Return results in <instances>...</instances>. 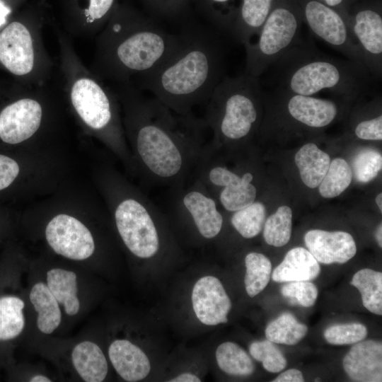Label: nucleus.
<instances>
[{
	"label": "nucleus",
	"instance_id": "f257e3e1",
	"mask_svg": "<svg viewBox=\"0 0 382 382\" xmlns=\"http://www.w3.org/2000/svg\"><path fill=\"white\" fill-rule=\"evenodd\" d=\"M132 99L134 146L150 187L169 189L186 183L209 142L202 118L179 115L154 96Z\"/></svg>",
	"mask_w": 382,
	"mask_h": 382
},
{
	"label": "nucleus",
	"instance_id": "f03ea898",
	"mask_svg": "<svg viewBox=\"0 0 382 382\" xmlns=\"http://www.w3.org/2000/svg\"><path fill=\"white\" fill-rule=\"evenodd\" d=\"M180 44L154 69L141 74L142 87L175 112L194 115L226 76L224 37L214 28L186 27Z\"/></svg>",
	"mask_w": 382,
	"mask_h": 382
},
{
	"label": "nucleus",
	"instance_id": "7ed1b4c3",
	"mask_svg": "<svg viewBox=\"0 0 382 382\" xmlns=\"http://www.w3.org/2000/svg\"><path fill=\"white\" fill-rule=\"evenodd\" d=\"M269 69L275 88L303 96L329 91L350 100L371 89L374 80L364 66L325 54L311 40H301Z\"/></svg>",
	"mask_w": 382,
	"mask_h": 382
},
{
	"label": "nucleus",
	"instance_id": "20e7f679",
	"mask_svg": "<svg viewBox=\"0 0 382 382\" xmlns=\"http://www.w3.org/2000/svg\"><path fill=\"white\" fill-rule=\"evenodd\" d=\"M264 97L260 78L245 72L226 76L212 92L202 117L212 132L209 144L222 148L250 137L259 124Z\"/></svg>",
	"mask_w": 382,
	"mask_h": 382
},
{
	"label": "nucleus",
	"instance_id": "39448f33",
	"mask_svg": "<svg viewBox=\"0 0 382 382\" xmlns=\"http://www.w3.org/2000/svg\"><path fill=\"white\" fill-rule=\"evenodd\" d=\"M111 31L115 38L113 57L122 72H147L160 65L178 48L180 34H173L153 23L140 21L124 29L116 22Z\"/></svg>",
	"mask_w": 382,
	"mask_h": 382
},
{
	"label": "nucleus",
	"instance_id": "423d86ee",
	"mask_svg": "<svg viewBox=\"0 0 382 382\" xmlns=\"http://www.w3.org/2000/svg\"><path fill=\"white\" fill-rule=\"evenodd\" d=\"M160 209L139 192L127 195L115 207L118 233L126 248L138 258H152L161 249L160 228L163 217Z\"/></svg>",
	"mask_w": 382,
	"mask_h": 382
},
{
	"label": "nucleus",
	"instance_id": "0eeeda50",
	"mask_svg": "<svg viewBox=\"0 0 382 382\" xmlns=\"http://www.w3.org/2000/svg\"><path fill=\"white\" fill-rule=\"evenodd\" d=\"M301 18L289 6L272 8L256 40L244 45L245 73L258 77L300 40Z\"/></svg>",
	"mask_w": 382,
	"mask_h": 382
},
{
	"label": "nucleus",
	"instance_id": "6e6552de",
	"mask_svg": "<svg viewBox=\"0 0 382 382\" xmlns=\"http://www.w3.org/2000/svg\"><path fill=\"white\" fill-rule=\"evenodd\" d=\"M166 209L173 218L193 227L203 239L221 233L224 218L216 199L196 180L168 189Z\"/></svg>",
	"mask_w": 382,
	"mask_h": 382
},
{
	"label": "nucleus",
	"instance_id": "1a4fd4ad",
	"mask_svg": "<svg viewBox=\"0 0 382 382\" xmlns=\"http://www.w3.org/2000/svg\"><path fill=\"white\" fill-rule=\"evenodd\" d=\"M303 18L316 37L347 59L366 67L359 47L338 11L318 0H308L303 6Z\"/></svg>",
	"mask_w": 382,
	"mask_h": 382
},
{
	"label": "nucleus",
	"instance_id": "9d476101",
	"mask_svg": "<svg viewBox=\"0 0 382 382\" xmlns=\"http://www.w3.org/2000/svg\"><path fill=\"white\" fill-rule=\"evenodd\" d=\"M275 106L286 113L294 124L320 129L328 127L338 117L339 104L334 100L303 96L274 88Z\"/></svg>",
	"mask_w": 382,
	"mask_h": 382
},
{
	"label": "nucleus",
	"instance_id": "9b49d317",
	"mask_svg": "<svg viewBox=\"0 0 382 382\" xmlns=\"http://www.w3.org/2000/svg\"><path fill=\"white\" fill-rule=\"evenodd\" d=\"M45 237L56 253L73 260H86L95 250L91 231L79 220L67 214H58L48 223Z\"/></svg>",
	"mask_w": 382,
	"mask_h": 382
},
{
	"label": "nucleus",
	"instance_id": "f8f14e48",
	"mask_svg": "<svg viewBox=\"0 0 382 382\" xmlns=\"http://www.w3.org/2000/svg\"><path fill=\"white\" fill-rule=\"evenodd\" d=\"M347 23L362 54L365 66L375 80L382 76V18L379 11L366 8L348 17Z\"/></svg>",
	"mask_w": 382,
	"mask_h": 382
},
{
	"label": "nucleus",
	"instance_id": "ddd939ff",
	"mask_svg": "<svg viewBox=\"0 0 382 382\" xmlns=\"http://www.w3.org/2000/svg\"><path fill=\"white\" fill-rule=\"evenodd\" d=\"M71 98L77 113L90 127L100 130L112 124L113 111L110 98L93 80L78 79L72 86Z\"/></svg>",
	"mask_w": 382,
	"mask_h": 382
},
{
	"label": "nucleus",
	"instance_id": "4468645a",
	"mask_svg": "<svg viewBox=\"0 0 382 382\" xmlns=\"http://www.w3.org/2000/svg\"><path fill=\"white\" fill-rule=\"evenodd\" d=\"M191 299L194 313L202 323L216 325L228 321L231 302L218 278L209 275L199 279Z\"/></svg>",
	"mask_w": 382,
	"mask_h": 382
},
{
	"label": "nucleus",
	"instance_id": "2eb2a0df",
	"mask_svg": "<svg viewBox=\"0 0 382 382\" xmlns=\"http://www.w3.org/2000/svg\"><path fill=\"white\" fill-rule=\"evenodd\" d=\"M42 113L40 103L30 98L6 106L0 113V139L9 144L29 139L38 129Z\"/></svg>",
	"mask_w": 382,
	"mask_h": 382
},
{
	"label": "nucleus",
	"instance_id": "dca6fc26",
	"mask_svg": "<svg viewBox=\"0 0 382 382\" xmlns=\"http://www.w3.org/2000/svg\"><path fill=\"white\" fill-rule=\"evenodd\" d=\"M0 62L11 73L22 76L34 64L31 35L22 23L13 22L0 33Z\"/></svg>",
	"mask_w": 382,
	"mask_h": 382
},
{
	"label": "nucleus",
	"instance_id": "f3484780",
	"mask_svg": "<svg viewBox=\"0 0 382 382\" xmlns=\"http://www.w3.org/2000/svg\"><path fill=\"white\" fill-rule=\"evenodd\" d=\"M304 241L315 259L325 265L345 263L357 253L353 237L345 231L312 229L305 234Z\"/></svg>",
	"mask_w": 382,
	"mask_h": 382
},
{
	"label": "nucleus",
	"instance_id": "a211bd4d",
	"mask_svg": "<svg viewBox=\"0 0 382 382\" xmlns=\"http://www.w3.org/2000/svg\"><path fill=\"white\" fill-rule=\"evenodd\" d=\"M342 364L344 370L354 381H382L381 342L363 340L354 344Z\"/></svg>",
	"mask_w": 382,
	"mask_h": 382
},
{
	"label": "nucleus",
	"instance_id": "6ab92c4d",
	"mask_svg": "<svg viewBox=\"0 0 382 382\" xmlns=\"http://www.w3.org/2000/svg\"><path fill=\"white\" fill-rule=\"evenodd\" d=\"M108 357L120 377L137 382L145 378L151 370L149 359L144 351L127 340H115L108 348Z\"/></svg>",
	"mask_w": 382,
	"mask_h": 382
},
{
	"label": "nucleus",
	"instance_id": "aec40b11",
	"mask_svg": "<svg viewBox=\"0 0 382 382\" xmlns=\"http://www.w3.org/2000/svg\"><path fill=\"white\" fill-rule=\"evenodd\" d=\"M274 0H243L239 16L233 23L229 38L245 45L255 37L269 15Z\"/></svg>",
	"mask_w": 382,
	"mask_h": 382
},
{
	"label": "nucleus",
	"instance_id": "412c9836",
	"mask_svg": "<svg viewBox=\"0 0 382 382\" xmlns=\"http://www.w3.org/2000/svg\"><path fill=\"white\" fill-rule=\"evenodd\" d=\"M320 272L319 263L308 250L296 247L287 252L282 262L273 270L272 279L276 282L311 281Z\"/></svg>",
	"mask_w": 382,
	"mask_h": 382
},
{
	"label": "nucleus",
	"instance_id": "4be33fe9",
	"mask_svg": "<svg viewBox=\"0 0 382 382\" xmlns=\"http://www.w3.org/2000/svg\"><path fill=\"white\" fill-rule=\"evenodd\" d=\"M73 366L86 382H101L105 380L108 365L100 347L89 340L75 345L71 352Z\"/></svg>",
	"mask_w": 382,
	"mask_h": 382
},
{
	"label": "nucleus",
	"instance_id": "5701e85b",
	"mask_svg": "<svg viewBox=\"0 0 382 382\" xmlns=\"http://www.w3.org/2000/svg\"><path fill=\"white\" fill-rule=\"evenodd\" d=\"M300 177L307 187H317L325 175L330 163V156L314 143L302 146L294 156Z\"/></svg>",
	"mask_w": 382,
	"mask_h": 382
},
{
	"label": "nucleus",
	"instance_id": "b1692460",
	"mask_svg": "<svg viewBox=\"0 0 382 382\" xmlns=\"http://www.w3.org/2000/svg\"><path fill=\"white\" fill-rule=\"evenodd\" d=\"M29 299L37 313L36 323L38 330L46 335L52 334L61 323L59 303L47 284L41 282L33 286Z\"/></svg>",
	"mask_w": 382,
	"mask_h": 382
},
{
	"label": "nucleus",
	"instance_id": "393cba45",
	"mask_svg": "<svg viewBox=\"0 0 382 382\" xmlns=\"http://www.w3.org/2000/svg\"><path fill=\"white\" fill-rule=\"evenodd\" d=\"M47 286L70 316H76L80 310L78 297L77 276L73 271L52 268L47 272Z\"/></svg>",
	"mask_w": 382,
	"mask_h": 382
},
{
	"label": "nucleus",
	"instance_id": "a878e982",
	"mask_svg": "<svg viewBox=\"0 0 382 382\" xmlns=\"http://www.w3.org/2000/svg\"><path fill=\"white\" fill-rule=\"evenodd\" d=\"M24 307L23 300L17 296H0V341L14 340L22 333L25 325Z\"/></svg>",
	"mask_w": 382,
	"mask_h": 382
},
{
	"label": "nucleus",
	"instance_id": "bb28decb",
	"mask_svg": "<svg viewBox=\"0 0 382 382\" xmlns=\"http://www.w3.org/2000/svg\"><path fill=\"white\" fill-rule=\"evenodd\" d=\"M350 284L360 292L364 306L370 312L382 315V273L371 269L357 272Z\"/></svg>",
	"mask_w": 382,
	"mask_h": 382
},
{
	"label": "nucleus",
	"instance_id": "cd10ccee",
	"mask_svg": "<svg viewBox=\"0 0 382 382\" xmlns=\"http://www.w3.org/2000/svg\"><path fill=\"white\" fill-rule=\"evenodd\" d=\"M215 356L219 369L227 374L248 376L255 371V365L251 358L236 343H221L218 346Z\"/></svg>",
	"mask_w": 382,
	"mask_h": 382
},
{
	"label": "nucleus",
	"instance_id": "c85d7f7f",
	"mask_svg": "<svg viewBox=\"0 0 382 382\" xmlns=\"http://www.w3.org/2000/svg\"><path fill=\"white\" fill-rule=\"evenodd\" d=\"M307 331L306 325L286 312L269 323L265 332L267 339L274 343L294 345L306 336Z\"/></svg>",
	"mask_w": 382,
	"mask_h": 382
},
{
	"label": "nucleus",
	"instance_id": "c756f323",
	"mask_svg": "<svg viewBox=\"0 0 382 382\" xmlns=\"http://www.w3.org/2000/svg\"><path fill=\"white\" fill-rule=\"evenodd\" d=\"M244 283L250 297L260 294L268 284L272 274V263L265 255L250 252L245 257Z\"/></svg>",
	"mask_w": 382,
	"mask_h": 382
},
{
	"label": "nucleus",
	"instance_id": "7c9ffc66",
	"mask_svg": "<svg viewBox=\"0 0 382 382\" xmlns=\"http://www.w3.org/2000/svg\"><path fill=\"white\" fill-rule=\"evenodd\" d=\"M265 217V206L255 200L248 206L232 212L230 222L243 238L249 239L257 236L261 232Z\"/></svg>",
	"mask_w": 382,
	"mask_h": 382
},
{
	"label": "nucleus",
	"instance_id": "2f4dec72",
	"mask_svg": "<svg viewBox=\"0 0 382 382\" xmlns=\"http://www.w3.org/2000/svg\"><path fill=\"white\" fill-rule=\"evenodd\" d=\"M353 177L349 164L343 158H336L330 161L328 170L318 188L324 198H334L342 194L350 185Z\"/></svg>",
	"mask_w": 382,
	"mask_h": 382
},
{
	"label": "nucleus",
	"instance_id": "473e14b6",
	"mask_svg": "<svg viewBox=\"0 0 382 382\" xmlns=\"http://www.w3.org/2000/svg\"><path fill=\"white\" fill-rule=\"evenodd\" d=\"M292 228V211L288 206H281L265 221L263 238L270 245L282 247L290 240Z\"/></svg>",
	"mask_w": 382,
	"mask_h": 382
},
{
	"label": "nucleus",
	"instance_id": "72a5a7b5",
	"mask_svg": "<svg viewBox=\"0 0 382 382\" xmlns=\"http://www.w3.org/2000/svg\"><path fill=\"white\" fill-rule=\"evenodd\" d=\"M352 173L359 183H366L374 180L382 168V156L376 150L364 148L354 157Z\"/></svg>",
	"mask_w": 382,
	"mask_h": 382
},
{
	"label": "nucleus",
	"instance_id": "f704fd0d",
	"mask_svg": "<svg viewBox=\"0 0 382 382\" xmlns=\"http://www.w3.org/2000/svg\"><path fill=\"white\" fill-rule=\"evenodd\" d=\"M249 352L255 359L262 363L264 369L269 372L278 373L287 364V361L280 349L267 339L252 342Z\"/></svg>",
	"mask_w": 382,
	"mask_h": 382
},
{
	"label": "nucleus",
	"instance_id": "c9c22d12",
	"mask_svg": "<svg viewBox=\"0 0 382 382\" xmlns=\"http://www.w3.org/2000/svg\"><path fill=\"white\" fill-rule=\"evenodd\" d=\"M368 331L361 323L335 324L324 332L326 341L334 345H354L364 340Z\"/></svg>",
	"mask_w": 382,
	"mask_h": 382
},
{
	"label": "nucleus",
	"instance_id": "e433bc0d",
	"mask_svg": "<svg viewBox=\"0 0 382 382\" xmlns=\"http://www.w3.org/2000/svg\"><path fill=\"white\" fill-rule=\"evenodd\" d=\"M281 294L291 304L311 307L317 300L318 291L316 286L310 281H296L283 285Z\"/></svg>",
	"mask_w": 382,
	"mask_h": 382
},
{
	"label": "nucleus",
	"instance_id": "4c0bfd02",
	"mask_svg": "<svg viewBox=\"0 0 382 382\" xmlns=\"http://www.w3.org/2000/svg\"><path fill=\"white\" fill-rule=\"evenodd\" d=\"M354 133L357 138L362 140H382L381 114L363 117L355 123Z\"/></svg>",
	"mask_w": 382,
	"mask_h": 382
},
{
	"label": "nucleus",
	"instance_id": "58836bf2",
	"mask_svg": "<svg viewBox=\"0 0 382 382\" xmlns=\"http://www.w3.org/2000/svg\"><path fill=\"white\" fill-rule=\"evenodd\" d=\"M19 173V166L11 158L0 154V190L8 187Z\"/></svg>",
	"mask_w": 382,
	"mask_h": 382
},
{
	"label": "nucleus",
	"instance_id": "ea45409f",
	"mask_svg": "<svg viewBox=\"0 0 382 382\" xmlns=\"http://www.w3.org/2000/svg\"><path fill=\"white\" fill-rule=\"evenodd\" d=\"M114 0H90L87 15L89 21L102 18L111 8Z\"/></svg>",
	"mask_w": 382,
	"mask_h": 382
},
{
	"label": "nucleus",
	"instance_id": "a19ab883",
	"mask_svg": "<svg viewBox=\"0 0 382 382\" xmlns=\"http://www.w3.org/2000/svg\"><path fill=\"white\" fill-rule=\"evenodd\" d=\"M304 378L301 371L290 369L280 374L272 382H303Z\"/></svg>",
	"mask_w": 382,
	"mask_h": 382
},
{
	"label": "nucleus",
	"instance_id": "79ce46f5",
	"mask_svg": "<svg viewBox=\"0 0 382 382\" xmlns=\"http://www.w3.org/2000/svg\"><path fill=\"white\" fill-rule=\"evenodd\" d=\"M170 382H199L200 378L190 373H184L169 381Z\"/></svg>",
	"mask_w": 382,
	"mask_h": 382
},
{
	"label": "nucleus",
	"instance_id": "37998d69",
	"mask_svg": "<svg viewBox=\"0 0 382 382\" xmlns=\"http://www.w3.org/2000/svg\"><path fill=\"white\" fill-rule=\"evenodd\" d=\"M318 1H321L325 5L333 8L340 6L342 3L345 2V0H318Z\"/></svg>",
	"mask_w": 382,
	"mask_h": 382
},
{
	"label": "nucleus",
	"instance_id": "c03bdc74",
	"mask_svg": "<svg viewBox=\"0 0 382 382\" xmlns=\"http://www.w3.org/2000/svg\"><path fill=\"white\" fill-rule=\"evenodd\" d=\"M29 381L31 382H50L52 380L46 376L37 374L32 376Z\"/></svg>",
	"mask_w": 382,
	"mask_h": 382
},
{
	"label": "nucleus",
	"instance_id": "a18cd8bd",
	"mask_svg": "<svg viewBox=\"0 0 382 382\" xmlns=\"http://www.w3.org/2000/svg\"><path fill=\"white\" fill-rule=\"evenodd\" d=\"M376 238L380 248L382 247V225L379 224L376 231Z\"/></svg>",
	"mask_w": 382,
	"mask_h": 382
},
{
	"label": "nucleus",
	"instance_id": "49530a36",
	"mask_svg": "<svg viewBox=\"0 0 382 382\" xmlns=\"http://www.w3.org/2000/svg\"><path fill=\"white\" fill-rule=\"evenodd\" d=\"M8 13V9L0 3V25L4 23V16Z\"/></svg>",
	"mask_w": 382,
	"mask_h": 382
},
{
	"label": "nucleus",
	"instance_id": "de8ad7c7",
	"mask_svg": "<svg viewBox=\"0 0 382 382\" xmlns=\"http://www.w3.org/2000/svg\"><path fill=\"white\" fill-rule=\"evenodd\" d=\"M376 202L381 212H382V193H379L376 197Z\"/></svg>",
	"mask_w": 382,
	"mask_h": 382
},
{
	"label": "nucleus",
	"instance_id": "09e8293b",
	"mask_svg": "<svg viewBox=\"0 0 382 382\" xmlns=\"http://www.w3.org/2000/svg\"><path fill=\"white\" fill-rule=\"evenodd\" d=\"M212 2H214V3H219V4H221V3H225V2H227L228 0H211Z\"/></svg>",
	"mask_w": 382,
	"mask_h": 382
},
{
	"label": "nucleus",
	"instance_id": "8fccbe9b",
	"mask_svg": "<svg viewBox=\"0 0 382 382\" xmlns=\"http://www.w3.org/2000/svg\"><path fill=\"white\" fill-rule=\"evenodd\" d=\"M319 378H316L315 381H320V380H318Z\"/></svg>",
	"mask_w": 382,
	"mask_h": 382
}]
</instances>
